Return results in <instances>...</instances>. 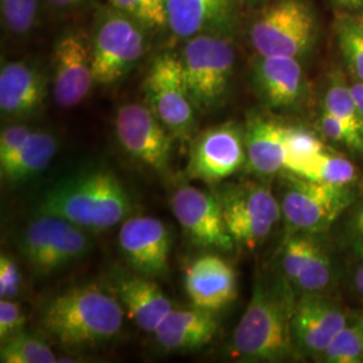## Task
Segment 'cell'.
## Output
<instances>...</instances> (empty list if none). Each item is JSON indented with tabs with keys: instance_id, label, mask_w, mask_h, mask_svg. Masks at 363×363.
I'll return each mask as SVG.
<instances>
[{
	"instance_id": "ac0fdd59",
	"label": "cell",
	"mask_w": 363,
	"mask_h": 363,
	"mask_svg": "<svg viewBox=\"0 0 363 363\" xmlns=\"http://www.w3.org/2000/svg\"><path fill=\"white\" fill-rule=\"evenodd\" d=\"M49 79L28 61H7L0 69V112L11 120H26L43 111Z\"/></svg>"
},
{
	"instance_id": "5bb4252c",
	"label": "cell",
	"mask_w": 363,
	"mask_h": 363,
	"mask_svg": "<svg viewBox=\"0 0 363 363\" xmlns=\"http://www.w3.org/2000/svg\"><path fill=\"white\" fill-rule=\"evenodd\" d=\"M349 319L342 304L327 294L300 295L291 316L292 339L298 354L318 358Z\"/></svg>"
},
{
	"instance_id": "f6af8a7d",
	"label": "cell",
	"mask_w": 363,
	"mask_h": 363,
	"mask_svg": "<svg viewBox=\"0 0 363 363\" xmlns=\"http://www.w3.org/2000/svg\"><path fill=\"white\" fill-rule=\"evenodd\" d=\"M357 316V319H358V322H359V325H361V333H362V342H363V313L361 315H355Z\"/></svg>"
},
{
	"instance_id": "9a60e30c",
	"label": "cell",
	"mask_w": 363,
	"mask_h": 363,
	"mask_svg": "<svg viewBox=\"0 0 363 363\" xmlns=\"http://www.w3.org/2000/svg\"><path fill=\"white\" fill-rule=\"evenodd\" d=\"M252 84L259 100L280 112H298L310 94L301 60L292 57L257 55L252 64Z\"/></svg>"
},
{
	"instance_id": "e575fe53",
	"label": "cell",
	"mask_w": 363,
	"mask_h": 363,
	"mask_svg": "<svg viewBox=\"0 0 363 363\" xmlns=\"http://www.w3.org/2000/svg\"><path fill=\"white\" fill-rule=\"evenodd\" d=\"M319 128L325 140L342 145L343 148L363 157L362 135L325 109L322 111V115L319 117Z\"/></svg>"
},
{
	"instance_id": "52a82bcc",
	"label": "cell",
	"mask_w": 363,
	"mask_h": 363,
	"mask_svg": "<svg viewBox=\"0 0 363 363\" xmlns=\"http://www.w3.org/2000/svg\"><path fill=\"white\" fill-rule=\"evenodd\" d=\"M279 202L288 233H325L355 201L350 187L311 181L283 171Z\"/></svg>"
},
{
	"instance_id": "e0dca14e",
	"label": "cell",
	"mask_w": 363,
	"mask_h": 363,
	"mask_svg": "<svg viewBox=\"0 0 363 363\" xmlns=\"http://www.w3.org/2000/svg\"><path fill=\"white\" fill-rule=\"evenodd\" d=\"M118 245L130 267L140 274L157 279L169 272L171 233L155 217H132L118 230Z\"/></svg>"
},
{
	"instance_id": "5b68a950",
	"label": "cell",
	"mask_w": 363,
	"mask_h": 363,
	"mask_svg": "<svg viewBox=\"0 0 363 363\" xmlns=\"http://www.w3.org/2000/svg\"><path fill=\"white\" fill-rule=\"evenodd\" d=\"M247 38L257 55L301 60L319 38V21L307 0H268L247 27Z\"/></svg>"
},
{
	"instance_id": "f1b7e54d",
	"label": "cell",
	"mask_w": 363,
	"mask_h": 363,
	"mask_svg": "<svg viewBox=\"0 0 363 363\" xmlns=\"http://www.w3.org/2000/svg\"><path fill=\"white\" fill-rule=\"evenodd\" d=\"M334 259L330 255V250H327L320 242L311 259H308L306 267L294 280L292 286L300 292V295L325 294L334 281Z\"/></svg>"
},
{
	"instance_id": "7a4b0ae2",
	"label": "cell",
	"mask_w": 363,
	"mask_h": 363,
	"mask_svg": "<svg viewBox=\"0 0 363 363\" xmlns=\"http://www.w3.org/2000/svg\"><path fill=\"white\" fill-rule=\"evenodd\" d=\"M37 211L64 218L84 230L103 232L130 216L132 202L113 172L93 169L54 183L42 195Z\"/></svg>"
},
{
	"instance_id": "6da1fadb",
	"label": "cell",
	"mask_w": 363,
	"mask_h": 363,
	"mask_svg": "<svg viewBox=\"0 0 363 363\" xmlns=\"http://www.w3.org/2000/svg\"><path fill=\"white\" fill-rule=\"evenodd\" d=\"M118 298L94 284L73 286L48 300L39 313L43 331L67 350H86L113 340L123 328Z\"/></svg>"
},
{
	"instance_id": "ba28073f",
	"label": "cell",
	"mask_w": 363,
	"mask_h": 363,
	"mask_svg": "<svg viewBox=\"0 0 363 363\" xmlns=\"http://www.w3.org/2000/svg\"><path fill=\"white\" fill-rule=\"evenodd\" d=\"M216 195L234 244L247 250L261 245L283 218L279 198L265 182L228 183Z\"/></svg>"
},
{
	"instance_id": "60d3db41",
	"label": "cell",
	"mask_w": 363,
	"mask_h": 363,
	"mask_svg": "<svg viewBox=\"0 0 363 363\" xmlns=\"http://www.w3.org/2000/svg\"><path fill=\"white\" fill-rule=\"evenodd\" d=\"M362 262L359 264V267L357 268V271L354 273V279H352V286L354 291L358 296L363 298V259Z\"/></svg>"
},
{
	"instance_id": "ffe728a7",
	"label": "cell",
	"mask_w": 363,
	"mask_h": 363,
	"mask_svg": "<svg viewBox=\"0 0 363 363\" xmlns=\"http://www.w3.org/2000/svg\"><path fill=\"white\" fill-rule=\"evenodd\" d=\"M184 289L193 307L220 311L237 298L235 271L217 255L201 256L184 272Z\"/></svg>"
},
{
	"instance_id": "d4e9b609",
	"label": "cell",
	"mask_w": 363,
	"mask_h": 363,
	"mask_svg": "<svg viewBox=\"0 0 363 363\" xmlns=\"http://www.w3.org/2000/svg\"><path fill=\"white\" fill-rule=\"evenodd\" d=\"M334 33L347 70L355 81L363 82V13L337 11Z\"/></svg>"
},
{
	"instance_id": "cb8c5ba5",
	"label": "cell",
	"mask_w": 363,
	"mask_h": 363,
	"mask_svg": "<svg viewBox=\"0 0 363 363\" xmlns=\"http://www.w3.org/2000/svg\"><path fill=\"white\" fill-rule=\"evenodd\" d=\"M57 139L48 130H33L13 155L0 163L1 177L9 183H23L48 169L57 152Z\"/></svg>"
},
{
	"instance_id": "74e56055",
	"label": "cell",
	"mask_w": 363,
	"mask_h": 363,
	"mask_svg": "<svg viewBox=\"0 0 363 363\" xmlns=\"http://www.w3.org/2000/svg\"><path fill=\"white\" fill-rule=\"evenodd\" d=\"M22 273L16 261L1 253L0 256V298H13L21 294Z\"/></svg>"
},
{
	"instance_id": "44dd1931",
	"label": "cell",
	"mask_w": 363,
	"mask_h": 363,
	"mask_svg": "<svg viewBox=\"0 0 363 363\" xmlns=\"http://www.w3.org/2000/svg\"><path fill=\"white\" fill-rule=\"evenodd\" d=\"M247 167L259 178H269L284 171V124L271 117L252 113L245 127Z\"/></svg>"
},
{
	"instance_id": "f546056e",
	"label": "cell",
	"mask_w": 363,
	"mask_h": 363,
	"mask_svg": "<svg viewBox=\"0 0 363 363\" xmlns=\"http://www.w3.org/2000/svg\"><path fill=\"white\" fill-rule=\"evenodd\" d=\"M0 361L3 363H54L58 362V358L48 343L21 331L1 342Z\"/></svg>"
},
{
	"instance_id": "836d02e7",
	"label": "cell",
	"mask_w": 363,
	"mask_h": 363,
	"mask_svg": "<svg viewBox=\"0 0 363 363\" xmlns=\"http://www.w3.org/2000/svg\"><path fill=\"white\" fill-rule=\"evenodd\" d=\"M108 4L130 15L150 31L167 28L164 0H108Z\"/></svg>"
},
{
	"instance_id": "4fadbf2b",
	"label": "cell",
	"mask_w": 363,
	"mask_h": 363,
	"mask_svg": "<svg viewBox=\"0 0 363 363\" xmlns=\"http://www.w3.org/2000/svg\"><path fill=\"white\" fill-rule=\"evenodd\" d=\"M115 132L130 157L156 172L169 169L175 138L145 103L121 105L115 116Z\"/></svg>"
},
{
	"instance_id": "8992f818",
	"label": "cell",
	"mask_w": 363,
	"mask_h": 363,
	"mask_svg": "<svg viewBox=\"0 0 363 363\" xmlns=\"http://www.w3.org/2000/svg\"><path fill=\"white\" fill-rule=\"evenodd\" d=\"M150 30L108 3L94 18L91 34L94 79L99 85H115L143 60Z\"/></svg>"
},
{
	"instance_id": "83f0119b",
	"label": "cell",
	"mask_w": 363,
	"mask_h": 363,
	"mask_svg": "<svg viewBox=\"0 0 363 363\" xmlns=\"http://www.w3.org/2000/svg\"><path fill=\"white\" fill-rule=\"evenodd\" d=\"M284 171L298 175L315 156L327 150L325 142L312 130L284 124Z\"/></svg>"
},
{
	"instance_id": "4dcf8cb0",
	"label": "cell",
	"mask_w": 363,
	"mask_h": 363,
	"mask_svg": "<svg viewBox=\"0 0 363 363\" xmlns=\"http://www.w3.org/2000/svg\"><path fill=\"white\" fill-rule=\"evenodd\" d=\"M316 359L325 363L363 362L362 333L357 316L349 319Z\"/></svg>"
},
{
	"instance_id": "7402d4cb",
	"label": "cell",
	"mask_w": 363,
	"mask_h": 363,
	"mask_svg": "<svg viewBox=\"0 0 363 363\" xmlns=\"http://www.w3.org/2000/svg\"><path fill=\"white\" fill-rule=\"evenodd\" d=\"M116 296L130 319L145 333H155L172 310L169 298L154 279L140 273L118 277Z\"/></svg>"
},
{
	"instance_id": "4316f807",
	"label": "cell",
	"mask_w": 363,
	"mask_h": 363,
	"mask_svg": "<svg viewBox=\"0 0 363 363\" xmlns=\"http://www.w3.org/2000/svg\"><path fill=\"white\" fill-rule=\"evenodd\" d=\"M323 109L337 117L363 136V116L351 91V85L342 72L330 74L323 100Z\"/></svg>"
},
{
	"instance_id": "b9f144b4",
	"label": "cell",
	"mask_w": 363,
	"mask_h": 363,
	"mask_svg": "<svg viewBox=\"0 0 363 363\" xmlns=\"http://www.w3.org/2000/svg\"><path fill=\"white\" fill-rule=\"evenodd\" d=\"M350 85L352 96L355 99V103L358 105L359 112L362 113L363 116V82H361V81H354Z\"/></svg>"
},
{
	"instance_id": "603a6c76",
	"label": "cell",
	"mask_w": 363,
	"mask_h": 363,
	"mask_svg": "<svg viewBox=\"0 0 363 363\" xmlns=\"http://www.w3.org/2000/svg\"><path fill=\"white\" fill-rule=\"evenodd\" d=\"M218 330L214 312L193 307L171 310L155 330L156 342L166 351L202 349L213 340Z\"/></svg>"
},
{
	"instance_id": "9c48e42d",
	"label": "cell",
	"mask_w": 363,
	"mask_h": 363,
	"mask_svg": "<svg viewBox=\"0 0 363 363\" xmlns=\"http://www.w3.org/2000/svg\"><path fill=\"white\" fill-rule=\"evenodd\" d=\"M144 103L175 140L187 142L196 128V108L183 76L179 54L159 52L143 81Z\"/></svg>"
},
{
	"instance_id": "ee69618b",
	"label": "cell",
	"mask_w": 363,
	"mask_h": 363,
	"mask_svg": "<svg viewBox=\"0 0 363 363\" xmlns=\"http://www.w3.org/2000/svg\"><path fill=\"white\" fill-rule=\"evenodd\" d=\"M241 4H247V6H256V4H264L268 0H237Z\"/></svg>"
},
{
	"instance_id": "8d00e7d4",
	"label": "cell",
	"mask_w": 363,
	"mask_h": 363,
	"mask_svg": "<svg viewBox=\"0 0 363 363\" xmlns=\"http://www.w3.org/2000/svg\"><path fill=\"white\" fill-rule=\"evenodd\" d=\"M26 316L13 298L0 300V339L1 342L23 331Z\"/></svg>"
},
{
	"instance_id": "30bf717a",
	"label": "cell",
	"mask_w": 363,
	"mask_h": 363,
	"mask_svg": "<svg viewBox=\"0 0 363 363\" xmlns=\"http://www.w3.org/2000/svg\"><path fill=\"white\" fill-rule=\"evenodd\" d=\"M91 247L89 237L69 220L38 214L19 238V249L30 268L42 276L52 274L82 259Z\"/></svg>"
},
{
	"instance_id": "1f68e13d",
	"label": "cell",
	"mask_w": 363,
	"mask_h": 363,
	"mask_svg": "<svg viewBox=\"0 0 363 363\" xmlns=\"http://www.w3.org/2000/svg\"><path fill=\"white\" fill-rule=\"evenodd\" d=\"M318 235L319 234L288 233L284 238L280 249V264L289 284L294 283L320 245Z\"/></svg>"
},
{
	"instance_id": "3957f363",
	"label": "cell",
	"mask_w": 363,
	"mask_h": 363,
	"mask_svg": "<svg viewBox=\"0 0 363 363\" xmlns=\"http://www.w3.org/2000/svg\"><path fill=\"white\" fill-rule=\"evenodd\" d=\"M294 303L286 294L256 281L234 330L230 355L245 362H283L300 355L291 331Z\"/></svg>"
},
{
	"instance_id": "d590c367",
	"label": "cell",
	"mask_w": 363,
	"mask_h": 363,
	"mask_svg": "<svg viewBox=\"0 0 363 363\" xmlns=\"http://www.w3.org/2000/svg\"><path fill=\"white\" fill-rule=\"evenodd\" d=\"M339 220L345 244L355 257L363 259V198L355 199Z\"/></svg>"
},
{
	"instance_id": "ab89813d",
	"label": "cell",
	"mask_w": 363,
	"mask_h": 363,
	"mask_svg": "<svg viewBox=\"0 0 363 363\" xmlns=\"http://www.w3.org/2000/svg\"><path fill=\"white\" fill-rule=\"evenodd\" d=\"M339 11L363 13V0H331Z\"/></svg>"
},
{
	"instance_id": "d6a6232c",
	"label": "cell",
	"mask_w": 363,
	"mask_h": 363,
	"mask_svg": "<svg viewBox=\"0 0 363 363\" xmlns=\"http://www.w3.org/2000/svg\"><path fill=\"white\" fill-rule=\"evenodd\" d=\"M40 0H0L1 22L15 37L30 34L38 23Z\"/></svg>"
},
{
	"instance_id": "2e32d148",
	"label": "cell",
	"mask_w": 363,
	"mask_h": 363,
	"mask_svg": "<svg viewBox=\"0 0 363 363\" xmlns=\"http://www.w3.org/2000/svg\"><path fill=\"white\" fill-rule=\"evenodd\" d=\"M171 208L195 245L222 252L233 249L235 244L226 229L217 195L184 186L171 196Z\"/></svg>"
},
{
	"instance_id": "277c9868",
	"label": "cell",
	"mask_w": 363,
	"mask_h": 363,
	"mask_svg": "<svg viewBox=\"0 0 363 363\" xmlns=\"http://www.w3.org/2000/svg\"><path fill=\"white\" fill-rule=\"evenodd\" d=\"M179 58L198 112L210 113L226 104L235 69L233 35L201 34L186 39Z\"/></svg>"
},
{
	"instance_id": "7bdbcfd3",
	"label": "cell",
	"mask_w": 363,
	"mask_h": 363,
	"mask_svg": "<svg viewBox=\"0 0 363 363\" xmlns=\"http://www.w3.org/2000/svg\"><path fill=\"white\" fill-rule=\"evenodd\" d=\"M52 6L57 9H73L79 6L84 0H48Z\"/></svg>"
},
{
	"instance_id": "484cf974",
	"label": "cell",
	"mask_w": 363,
	"mask_h": 363,
	"mask_svg": "<svg viewBox=\"0 0 363 363\" xmlns=\"http://www.w3.org/2000/svg\"><path fill=\"white\" fill-rule=\"evenodd\" d=\"M298 177L333 186L351 187V184L358 179V169L349 159L334 154L330 151V148H327L319 155L315 156L301 169Z\"/></svg>"
},
{
	"instance_id": "8fae6325",
	"label": "cell",
	"mask_w": 363,
	"mask_h": 363,
	"mask_svg": "<svg viewBox=\"0 0 363 363\" xmlns=\"http://www.w3.org/2000/svg\"><path fill=\"white\" fill-rule=\"evenodd\" d=\"M247 166L244 127L226 121L208 127L191 142L187 177L208 184L230 178Z\"/></svg>"
},
{
	"instance_id": "f35d334b",
	"label": "cell",
	"mask_w": 363,
	"mask_h": 363,
	"mask_svg": "<svg viewBox=\"0 0 363 363\" xmlns=\"http://www.w3.org/2000/svg\"><path fill=\"white\" fill-rule=\"evenodd\" d=\"M33 130L31 127L22 123H13L3 128L0 133V163L13 155L15 151L25 143Z\"/></svg>"
},
{
	"instance_id": "7c38bea8",
	"label": "cell",
	"mask_w": 363,
	"mask_h": 363,
	"mask_svg": "<svg viewBox=\"0 0 363 363\" xmlns=\"http://www.w3.org/2000/svg\"><path fill=\"white\" fill-rule=\"evenodd\" d=\"M50 84L54 101L62 109H72L88 97L96 84L88 33L67 28L55 39Z\"/></svg>"
},
{
	"instance_id": "d6986e66",
	"label": "cell",
	"mask_w": 363,
	"mask_h": 363,
	"mask_svg": "<svg viewBox=\"0 0 363 363\" xmlns=\"http://www.w3.org/2000/svg\"><path fill=\"white\" fill-rule=\"evenodd\" d=\"M167 28L172 37L186 40L201 34L233 35L237 0H164Z\"/></svg>"
}]
</instances>
